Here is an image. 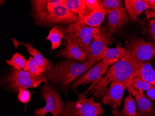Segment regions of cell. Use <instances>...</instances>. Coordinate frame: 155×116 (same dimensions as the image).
<instances>
[{"label": "cell", "mask_w": 155, "mask_h": 116, "mask_svg": "<svg viewBox=\"0 0 155 116\" xmlns=\"http://www.w3.org/2000/svg\"><path fill=\"white\" fill-rule=\"evenodd\" d=\"M23 70L36 76L41 75L43 72L46 71L45 70L38 65L33 57H30L29 59L27 61L26 66Z\"/></svg>", "instance_id": "cb8c5ba5"}, {"label": "cell", "mask_w": 155, "mask_h": 116, "mask_svg": "<svg viewBox=\"0 0 155 116\" xmlns=\"http://www.w3.org/2000/svg\"><path fill=\"white\" fill-rule=\"evenodd\" d=\"M95 64L87 60L82 63L71 60H63L54 64L46 71L47 79L67 96L70 84Z\"/></svg>", "instance_id": "3957f363"}, {"label": "cell", "mask_w": 155, "mask_h": 116, "mask_svg": "<svg viewBox=\"0 0 155 116\" xmlns=\"http://www.w3.org/2000/svg\"><path fill=\"white\" fill-rule=\"evenodd\" d=\"M146 3L148 4L150 8L151 9H153L155 10V0H145Z\"/></svg>", "instance_id": "4dcf8cb0"}, {"label": "cell", "mask_w": 155, "mask_h": 116, "mask_svg": "<svg viewBox=\"0 0 155 116\" xmlns=\"http://www.w3.org/2000/svg\"><path fill=\"white\" fill-rule=\"evenodd\" d=\"M131 85L134 88L137 90H142L143 91H147L153 86L151 84L145 81L140 77H134L132 79Z\"/></svg>", "instance_id": "484cf974"}, {"label": "cell", "mask_w": 155, "mask_h": 116, "mask_svg": "<svg viewBox=\"0 0 155 116\" xmlns=\"http://www.w3.org/2000/svg\"><path fill=\"white\" fill-rule=\"evenodd\" d=\"M147 94L150 99L155 100V85H153L149 90L147 91Z\"/></svg>", "instance_id": "f546056e"}, {"label": "cell", "mask_w": 155, "mask_h": 116, "mask_svg": "<svg viewBox=\"0 0 155 116\" xmlns=\"http://www.w3.org/2000/svg\"><path fill=\"white\" fill-rule=\"evenodd\" d=\"M48 82L46 71L36 76L24 70L14 68L3 77L2 81L7 89L15 92L30 88H37L42 83Z\"/></svg>", "instance_id": "277c9868"}, {"label": "cell", "mask_w": 155, "mask_h": 116, "mask_svg": "<svg viewBox=\"0 0 155 116\" xmlns=\"http://www.w3.org/2000/svg\"><path fill=\"white\" fill-rule=\"evenodd\" d=\"M31 2L32 16L38 26H68L78 20V15L63 7L62 0H33Z\"/></svg>", "instance_id": "6da1fadb"}, {"label": "cell", "mask_w": 155, "mask_h": 116, "mask_svg": "<svg viewBox=\"0 0 155 116\" xmlns=\"http://www.w3.org/2000/svg\"><path fill=\"white\" fill-rule=\"evenodd\" d=\"M100 28L89 27L78 20L65 28V39L74 43L88 54L89 48Z\"/></svg>", "instance_id": "52a82bcc"}, {"label": "cell", "mask_w": 155, "mask_h": 116, "mask_svg": "<svg viewBox=\"0 0 155 116\" xmlns=\"http://www.w3.org/2000/svg\"><path fill=\"white\" fill-rule=\"evenodd\" d=\"M30 98L31 94L30 91L27 89L21 90L18 92V100L22 103H28L30 101Z\"/></svg>", "instance_id": "4316f807"}, {"label": "cell", "mask_w": 155, "mask_h": 116, "mask_svg": "<svg viewBox=\"0 0 155 116\" xmlns=\"http://www.w3.org/2000/svg\"><path fill=\"white\" fill-rule=\"evenodd\" d=\"M107 14V12L102 8L92 10H89L88 12L83 17L78 18V21L89 27L100 28Z\"/></svg>", "instance_id": "e0dca14e"}, {"label": "cell", "mask_w": 155, "mask_h": 116, "mask_svg": "<svg viewBox=\"0 0 155 116\" xmlns=\"http://www.w3.org/2000/svg\"><path fill=\"white\" fill-rule=\"evenodd\" d=\"M134 78V67L132 59L128 52L126 56L111 65L104 76L91 84L89 88L82 94L87 96L88 92L97 99L102 98L107 87L111 82H118L126 86L130 85Z\"/></svg>", "instance_id": "7a4b0ae2"}, {"label": "cell", "mask_w": 155, "mask_h": 116, "mask_svg": "<svg viewBox=\"0 0 155 116\" xmlns=\"http://www.w3.org/2000/svg\"><path fill=\"white\" fill-rule=\"evenodd\" d=\"M27 62V61L24 57L18 52L13 55L10 60L6 61L7 65L18 70L24 69Z\"/></svg>", "instance_id": "603a6c76"}, {"label": "cell", "mask_w": 155, "mask_h": 116, "mask_svg": "<svg viewBox=\"0 0 155 116\" xmlns=\"http://www.w3.org/2000/svg\"><path fill=\"white\" fill-rule=\"evenodd\" d=\"M132 61L134 67V77H140L152 85H155V70L151 63H138L132 60Z\"/></svg>", "instance_id": "2e32d148"}, {"label": "cell", "mask_w": 155, "mask_h": 116, "mask_svg": "<svg viewBox=\"0 0 155 116\" xmlns=\"http://www.w3.org/2000/svg\"><path fill=\"white\" fill-rule=\"evenodd\" d=\"M128 95L126 97L124 100V105L120 112L112 111L115 116H138L137 111L136 104L134 98L132 97L130 91H129Z\"/></svg>", "instance_id": "44dd1931"}, {"label": "cell", "mask_w": 155, "mask_h": 116, "mask_svg": "<svg viewBox=\"0 0 155 116\" xmlns=\"http://www.w3.org/2000/svg\"><path fill=\"white\" fill-rule=\"evenodd\" d=\"M65 37V28L62 25H57L53 27L46 39L51 42V52L60 47L61 39Z\"/></svg>", "instance_id": "ffe728a7"}, {"label": "cell", "mask_w": 155, "mask_h": 116, "mask_svg": "<svg viewBox=\"0 0 155 116\" xmlns=\"http://www.w3.org/2000/svg\"><path fill=\"white\" fill-rule=\"evenodd\" d=\"M119 61L117 59L102 60L95 64L87 71L78 78L71 85V88L75 93H77V88L80 85H84L88 83H93L100 79L106 74L109 66Z\"/></svg>", "instance_id": "ba28073f"}, {"label": "cell", "mask_w": 155, "mask_h": 116, "mask_svg": "<svg viewBox=\"0 0 155 116\" xmlns=\"http://www.w3.org/2000/svg\"><path fill=\"white\" fill-rule=\"evenodd\" d=\"M41 96L46 102L45 106L37 108L34 112L36 116H46L50 113L53 116H61L65 110L64 101L55 87L52 84H44L41 90Z\"/></svg>", "instance_id": "8992f818"}, {"label": "cell", "mask_w": 155, "mask_h": 116, "mask_svg": "<svg viewBox=\"0 0 155 116\" xmlns=\"http://www.w3.org/2000/svg\"><path fill=\"white\" fill-rule=\"evenodd\" d=\"M98 2L107 13L123 7V1L120 0H102L98 1Z\"/></svg>", "instance_id": "d4e9b609"}, {"label": "cell", "mask_w": 155, "mask_h": 116, "mask_svg": "<svg viewBox=\"0 0 155 116\" xmlns=\"http://www.w3.org/2000/svg\"><path fill=\"white\" fill-rule=\"evenodd\" d=\"M11 41L15 48H17L20 45H23L26 48L28 53L35 59L38 65L41 68L45 70V71H47L54 65V63L50 60L44 57L39 51L37 50L32 46V43H25L17 41L15 38H12Z\"/></svg>", "instance_id": "9a60e30c"}, {"label": "cell", "mask_w": 155, "mask_h": 116, "mask_svg": "<svg viewBox=\"0 0 155 116\" xmlns=\"http://www.w3.org/2000/svg\"><path fill=\"white\" fill-rule=\"evenodd\" d=\"M0 2H1V5H2V3H3L4 4V2H5V1H0Z\"/></svg>", "instance_id": "1f68e13d"}, {"label": "cell", "mask_w": 155, "mask_h": 116, "mask_svg": "<svg viewBox=\"0 0 155 116\" xmlns=\"http://www.w3.org/2000/svg\"><path fill=\"white\" fill-rule=\"evenodd\" d=\"M78 99L67 100L65 110L61 116H102L104 108L100 103L96 102L94 98H87L82 93L77 94Z\"/></svg>", "instance_id": "5b68a950"}, {"label": "cell", "mask_w": 155, "mask_h": 116, "mask_svg": "<svg viewBox=\"0 0 155 116\" xmlns=\"http://www.w3.org/2000/svg\"><path fill=\"white\" fill-rule=\"evenodd\" d=\"M111 40V35L109 31L100 28L90 45L87 60L95 63L101 61L104 48L110 44Z\"/></svg>", "instance_id": "30bf717a"}, {"label": "cell", "mask_w": 155, "mask_h": 116, "mask_svg": "<svg viewBox=\"0 0 155 116\" xmlns=\"http://www.w3.org/2000/svg\"><path fill=\"white\" fill-rule=\"evenodd\" d=\"M127 52V49L119 46H117L114 48H109L106 47L104 51L102 60L115 59L120 60L126 56Z\"/></svg>", "instance_id": "7402d4cb"}, {"label": "cell", "mask_w": 155, "mask_h": 116, "mask_svg": "<svg viewBox=\"0 0 155 116\" xmlns=\"http://www.w3.org/2000/svg\"><path fill=\"white\" fill-rule=\"evenodd\" d=\"M149 32L152 39L155 41V19L150 21L149 24Z\"/></svg>", "instance_id": "f1b7e54d"}, {"label": "cell", "mask_w": 155, "mask_h": 116, "mask_svg": "<svg viewBox=\"0 0 155 116\" xmlns=\"http://www.w3.org/2000/svg\"><path fill=\"white\" fill-rule=\"evenodd\" d=\"M126 85L122 83L111 82L107 89L102 98V103L112 108V111H117L121 104Z\"/></svg>", "instance_id": "8fae6325"}, {"label": "cell", "mask_w": 155, "mask_h": 116, "mask_svg": "<svg viewBox=\"0 0 155 116\" xmlns=\"http://www.w3.org/2000/svg\"><path fill=\"white\" fill-rule=\"evenodd\" d=\"M66 47L60 50L55 58L74 59L83 63L87 61L88 54L87 52L71 41L66 40Z\"/></svg>", "instance_id": "4fadbf2b"}, {"label": "cell", "mask_w": 155, "mask_h": 116, "mask_svg": "<svg viewBox=\"0 0 155 116\" xmlns=\"http://www.w3.org/2000/svg\"><path fill=\"white\" fill-rule=\"evenodd\" d=\"M109 32L110 35L123 28L128 22V16L123 7L107 12Z\"/></svg>", "instance_id": "5bb4252c"}, {"label": "cell", "mask_w": 155, "mask_h": 116, "mask_svg": "<svg viewBox=\"0 0 155 116\" xmlns=\"http://www.w3.org/2000/svg\"><path fill=\"white\" fill-rule=\"evenodd\" d=\"M127 49L131 59L138 63H146L155 55V45L141 39L129 43Z\"/></svg>", "instance_id": "9c48e42d"}, {"label": "cell", "mask_w": 155, "mask_h": 116, "mask_svg": "<svg viewBox=\"0 0 155 116\" xmlns=\"http://www.w3.org/2000/svg\"><path fill=\"white\" fill-rule=\"evenodd\" d=\"M62 5L70 11L78 14L79 18L83 17L89 11L84 0H62Z\"/></svg>", "instance_id": "d6986e66"}, {"label": "cell", "mask_w": 155, "mask_h": 116, "mask_svg": "<svg viewBox=\"0 0 155 116\" xmlns=\"http://www.w3.org/2000/svg\"><path fill=\"white\" fill-rule=\"evenodd\" d=\"M124 3L125 9L129 15L130 18L133 22L138 20L137 16L142 12L150 8L145 0H125Z\"/></svg>", "instance_id": "ac0fdd59"}, {"label": "cell", "mask_w": 155, "mask_h": 116, "mask_svg": "<svg viewBox=\"0 0 155 116\" xmlns=\"http://www.w3.org/2000/svg\"><path fill=\"white\" fill-rule=\"evenodd\" d=\"M84 2L89 10H92L101 8L97 0H84Z\"/></svg>", "instance_id": "83f0119b"}, {"label": "cell", "mask_w": 155, "mask_h": 116, "mask_svg": "<svg viewBox=\"0 0 155 116\" xmlns=\"http://www.w3.org/2000/svg\"><path fill=\"white\" fill-rule=\"evenodd\" d=\"M126 86L128 91H130L136 98L138 116H152L154 111L153 104L151 101L143 95V91L137 90L132 85Z\"/></svg>", "instance_id": "7c38bea8"}]
</instances>
